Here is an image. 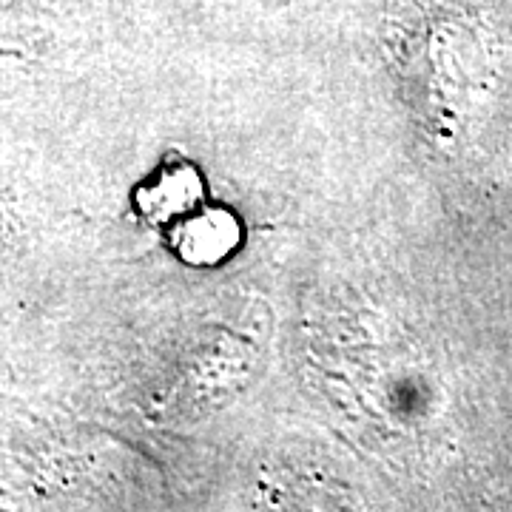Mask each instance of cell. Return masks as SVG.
<instances>
[{
  "mask_svg": "<svg viewBox=\"0 0 512 512\" xmlns=\"http://www.w3.org/2000/svg\"><path fill=\"white\" fill-rule=\"evenodd\" d=\"M171 248L194 268H211L234 254L242 242L237 214L220 205H200L197 211L171 222Z\"/></svg>",
  "mask_w": 512,
  "mask_h": 512,
  "instance_id": "obj_1",
  "label": "cell"
},
{
  "mask_svg": "<svg viewBox=\"0 0 512 512\" xmlns=\"http://www.w3.org/2000/svg\"><path fill=\"white\" fill-rule=\"evenodd\" d=\"M140 217L151 225H171L205 202V185L197 165L188 160H168L148 177L134 194Z\"/></svg>",
  "mask_w": 512,
  "mask_h": 512,
  "instance_id": "obj_2",
  "label": "cell"
}]
</instances>
